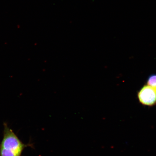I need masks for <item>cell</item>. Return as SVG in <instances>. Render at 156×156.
Masks as SVG:
<instances>
[{
    "label": "cell",
    "instance_id": "obj_3",
    "mask_svg": "<svg viewBox=\"0 0 156 156\" xmlns=\"http://www.w3.org/2000/svg\"><path fill=\"white\" fill-rule=\"evenodd\" d=\"M147 83L156 91V74H153L148 77Z\"/></svg>",
    "mask_w": 156,
    "mask_h": 156
},
{
    "label": "cell",
    "instance_id": "obj_2",
    "mask_svg": "<svg viewBox=\"0 0 156 156\" xmlns=\"http://www.w3.org/2000/svg\"><path fill=\"white\" fill-rule=\"evenodd\" d=\"M137 97L140 103L144 106L151 107L156 105V91L147 85L140 89Z\"/></svg>",
    "mask_w": 156,
    "mask_h": 156
},
{
    "label": "cell",
    "instance_id": "obj_1",
    "mask_svg": "<svg viewBox=\"0 0 156 156\" xmlns=\"http://www.w3.org/2000/svg\"><path fill=\"white\" fill-rule=\"evenodd\" d=\"M3 136L0 144V156H21L25 148L30 144L21 141L6 123L3 124Z\"/></svg>",
    "mask_w": 156,
    "mask_h": 156
}]
</instances>
